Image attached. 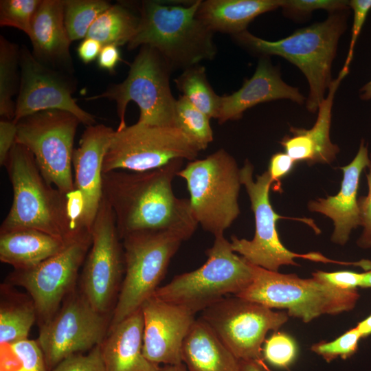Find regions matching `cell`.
<instances>
[{"label":"cell","mask_w":371,"mask_h":371,"mask_svg":"<svg viewBox=\"0 0 371 371\" xmlns=\"http://www.w3.org/2000/svg\"><path fill=\"white\" fill-rule=\"evenodd\" d=\"M175 159L152 170L102 173L103 199L112 209L121 240L142 232H169L189 239L198 223L189 199L177 197L172 181L183 166Z\"/></svg>","instance_id":"cell-1"},{"label":"cell","mask_w":371,"mask_h":371,"mask_svg":"<svg viewBox=\"0 0 371 371\" xmlns=\"http://www.w3.org/2000/svg\"><path fill=\"white\" fill-rule=\"evenodd\" d=\"M5 167L13 199L0 233L33 229L71 241L90 232L80 227L68 194L45 179L33 154L25 146L15 143Z\"/></svg>","instance_id":"cell-2"},{"label":"cell","mask_w":371,"mask_h":371,"mask_svg":"<svg viewBox=\"0 0 371 371\" xmlns=\"http://www.w3.org/2000/svg\"><path fill=\"white\" fill-rule=\"evenodd\" d=\"M346 21V14L341 11L330 13L324 21L298 29L278 41L261 38L247 30L232 36L236 43L254 54L279 56L298 67L309 85L306 109L314 113L333 81L332 64Z\"/></svg>","instance_id":"cell-3"},{"label":"cell","mask_w":371,"mask_h":371,"mask_svg":"<svg viewBox=\"0 0 371 371\" xmlns=\"http://www.w3.org/2000/svg\"><path fill=\"white\" fill-rule=\"evenodd\" d=\"M201 2L196 0L183 6L142 1L137 30L128 49L151 47L173 70L183 71L214 59L217 53L214 32L196 16Z\"/></svg>","instance_id":"cell-4"},{"label":"cell","mask_w":371,"mask_h":371,"mask_svg":"<svg viewBox=\"0 0 371 371\" xmlns=\"http://www.w3.org/2000/svg\"><path fill=\"white\" fill-rule=\"evenodd\" d=\"M199 268L179 274L154 293L193 314L203 311L226 295H236L252 281V265L235 253L224 235L214 237Z\"/></svg>","instance_id":"cell-5"},{"label":"cell","mask_w":371,"mask_h":371,"mask_svg":"<svg viewBox=\"0 0 371 371\" xmlns=\"http://www.w3.org/2000/svg\"><path fill=\"white\" fill-rule=\"evenodd\" d=\"M252 267L251 282L235 296L270 308L286 309L289 316L305 323L322 315L350 311L360 297L357 289H340L314 277L304 279Z\"/></svg>","instance_id":"cell-6"},{"label":"cell","mask_w":371,"mask_h":371,"mask_svg":"<svg viewBox=\"0 0 371 371\" xmlns=\"http://www.w3.org/2000/svg\"><path fill=\"white\" fill-rule=\"evenodd\" d=\"M240 170L235 158L221 148L190 161L177 174L186 182L196 221L214 237L224 235L240 213Z\"/></svg>","instance_id":"cell-7"},{"label":"cell","mask_w":371,"mask_h":371,"mask_svg":"<svg viewBox=\"0 0 371 371\" xmlns=\"http://www.w3.org/2000/svg\"><path fill=\"white\" fill-rule=\"evenodd\" d=\"M173 69L154 48L140 47L130 65L126 79L108 87L102 93L86 98H106L116 103L120 119L117 129L126 126V109L133 101L139 109L137 122L144 124L176 126V102L170 88Z\"/></svg>","instance_id":"cell-8"},{"label":"cell","mask_w":371,"mask_h":371,"mask_svg":"<svg viewBox=\"0 0 371 371\" xmlns=\"http://www.w3.org/2000/svg\"><path fill=\"white\" fill-rule=\"evenodd\" d=\"M122 240L124 276L109 328L141 308L154 295L172 258L185 241L181 236L169 232H136L126 236Z\"/></svg>","instance_id":"cell-9"},{"label":"cell","mask_w":371,"mask_h":371,"mask_svg":"<svg viewBox=\"0 0 371 371\" xmlns=\"http://www.w3.org/2000/svg\"><path fill=\"white\" fill-rule=\"evenodd\" d=\"M254 166L246 159L240 170V181L248 194L254 214L255 234L251 240L231 238L233 251L249 263L263 269L278 271L282 265H297L294 259L304 258L315 262L346 265L347 262L329 259L320 253L300 254L291 251L282 243L276 229V221L284 217L273 210L269 199L272 182L267 171L253 178Z\"/></svg>","instance_id":"cell-10"},{"label":"cell","mask_w":371,"mask_h":371,"mask_svg":"<svg viewBox=\"0 0 371 371\" xmlns=\"http://www.w3.org/2000/svg\"><path fill=\"white\" fill-rule=\"evenodd\" d=\"M80 123L74 114L60 110L40 111L16 123V143L33 154L45 179L65 194L74 190L72 159Z\"/></svg>","instance_id":"cell-11"},{"label":"cell","mask_w":371,"mask_h":371,"mask_svg":"<svg viewBox=\"0 0 371 371\" xmlns=\"http://www.w3.org/2000/svg\"><path fill=\"white\" fill-rule=\"evenodd\" d=\"M200 151L176 126L136 122L115 130L104 158L102 173L152 170L178 159L194 160Z\"/></svg>","instance_id":"cell-12"},{"label":"cell","mask_w":371,"mask_h":371,"mask_svg":"<svg viewBox=\"0 0 371 371\" xmlns=\"http://www.w3.org/2000/svg\"><path fill=\"white\" fill-rule=\"evenodd\" d=\"M200 317L239 361H251L263 371H270L265 363L262 346L267 333L280 328L289 315L232 295L204 309Z\"/></svg>","instance_id":"cell-13"},{"label":"cell","mask_w":371,"mask_h":371,"mask_svg":"<svg viewBox=\"0 0 371 371\" xmlns=\"http://www.w3.org/2000/svg\"><path fill=\"white\" fill-rule=\"evenodd\" d=\"M91 235V245L81 273L80 293L97 311L106 315L120 289L124 258L113 212L103 198Z\"/></svg>","instance_id":"cell-14"},{"label":"cell","mask_w":371,"mask_h":371,"mask_svg":"<svg viewBox=\"0 0 371 371\" xmlns=\"http://www.w3.org/2000/svg\"><path fill=\"white\" fill-rule=\"evenodd\" d=\"M110 324L81 293H71L48 322L40 325L37 343L49 371L65 359L100 345Z\"/></svg>","instance_id":"cell-15"},{"label":"cell","mask_w":371,"mask_h":371,"mask_svg":"<svg viewBox=\"0 0 371 371\" xmlns=\"http://www.w3.org/2000/svg\"><path fill=\"white\" fill-rule=\"evenodd\" d=\"M91 245V232L69 242L56 255L25 270H14L9 280L31 297L40 325L50 320L74 291L80 267Z\"/></svg>","instance_id":"cell-16"},{"label":"cell","mask_w":371,"mask_h":371,"mask_svg":"<svg viewBox=\"0 0 371 371\" xmlns=\"http://www.w3.org/2000/svg\"><path fill=\"white\" fill-rule=\"evenodd\" d=\"M19 66L14 122L40 111L60 110L74 114L87 126L96 124L95 117L81 109L72 97L74 86L67 76L41 63L25 46L20 49Z\"/></svg>","instance_id":"cell-17"},{"label":"cell","mask_w":371,"mask_h":371,"mask_svg":"<svg viewBox=\"0 0 371 371\" xmlns=\"http://www.w3.org/2000/svg\"><path fill=\"white\" fill-rule=\"evenodd\" d=\"M141 309L144 357L157 365L182 363L183 343L196 319L195 315L155 295L142 304Z\"/></svg>","instance_id":"cell-18"},{"label":"cell","mask_w":371,"mask_h":371,"mask_svg":"<svg viewBox=\"0 0 371 371\" xmlns=\"http://www.w3.org/2000/svg\"><path fill=\"white\" fill-rule=\"evenodd\" d=\"M114 132L102 124L87 126L73 154L74 192L82 208L81 225L90 232L103 197L102 165Z\"/></svg>","instance_id":"cell-19"},{"label":"cell","mask_w":371,"mask_h":371,"mask_svg":"<svg viewBox=\"0 0 371 371\" xmlns=\"http://www.w3.org/2000/svg\"><path fill=\"white\" fill-rule=\"evenodd\" d=\"M370 163L368 147L361 139L353 160L341 168L343 179L339 192L335 196L311 201L308 204L309 210L324 214L333 221L334 230L331 240L335 243L344 245L351 232L361 226L357 198L359 179L363 170Z\"/></svg>","instance_id":"cell-20"},{"label":"cell","mask_w":371,"mask_h":371,"mask_svg":"<svg viewBox=\"0 0 371 371\" xmlns=\"http://www.w3.org/2000/svg\"><path fill=\"white\" fill-rule=\"evenodd\" d=\"M280 99L303 104L305 97L296 87L284 82L279 70L267 56H261L253 76L230 95L221 96L217 120L223 124L240 119L244 112L256 104Z\"/></svg>","instance_id":"cell-21"},{"label":"cell","mask_w":371,"mask_h":371,"mask_svg":"<svg viewBox=\"0 0 371 371\" xmlns=\"http://www.w3.org/2000/svg\"><path fill=\"white\" fill-rule=\"evenodd\" d=\"M65 0H42L32 23V54L44 65L70 72L71 41L65 23Z\"/></svg>","instance_id":"cell-22"},{"label":"cell","mask_w":371,"mask_h":371,"mask_svg":"<svg viewBox=\"0 0 371 371\" xmlns=\"http://www.w3.org/2000/svg\"><path fill=\"white\" fill-rule=\"evenodd\" d=\"M143 330L141 308L108 330L100 344L105 371H161L143 354Z\"/></svg>","instance_id":"cell-23"},{"label":"cell","mask_w":371,"mask_h":371,"mask_svg":"<svg viewBox=\"0 0 371 371\" xmlns=\"http://www.w3.org/2000/svg\"><path fill=\"white\" fill-rule=\"evenodd\" d=\"M188 371H238L239 360L201 317L190 327L182 346Z\"/></svg>","instance_id":"cell-24"},{"label":"cell","mask_w":371,"mask_h":371,"mask_svg":"<svg viewBox=\"0 0 371 371\" xmlns=\"http://www.w3.org/2000/svg\"><path fill=\"white\" fill-rule=\"evenodd\" d=\"M69 242L33 229L1 232L0 260L14 270L28 269L56 255Z\"/></svg>","instance_id":"cell-25"},{"label":"cell","mask_w":371,"mask_h":371,"mask_svg":"<svg viewBox=\"0 0 371 371\" xmlns=\"http://www.w3.org/2000/svg\"><path fill=\"white\" fill-rule=\"evenodd\" d=\"M281 0L201 1L196 16L214 33L232 36L247 30L258 16L280 8Z\"/></svg>","instance_id":"cell-26"},{"label":"cell","mask_w":371,"mask_h":371,"mask_svg":"<svg viewBox=\"0 0 371 371\" xmlns=\"http://www.w3.org/2000/svg\"><path fill=\"white\" fill-rule=\"evenodd\" d=\"M139 22V16L124 3H117L111 5L95 19L86 38H93L102 46L128 45L137 30Z\"/></svg>","instance_id":"cell-27"},{"label":"cell","mask_w":371,"mask_h":371,"mask_svg":"<svg viewBox=\"0 0 371 371\" xmlns=\"http://www.w3.org/2000/svg\"><path fill=\"white\" fill-rule=\"evenodd\" d=\"M343 79L338 75L336 79L333 80L327 95L319 106L317 118L313 126L310 129L298 128L313 153L312 164H330L339 152L337 145L330 140V128L335 95Z\"/></svg>","instance_id":"cell-28"},{"label":"cell","mask_w":371,"mask_h":371,"mask_svg":"<svg viewBox=\"0 0 371 371\" xmlns=\"http://www.w3.org/2000/svg\"><path fill=\"white\" fill-rule=\"evenodd\" d=\"M178 90L196 108L210 119L217 120L221 96L211 87L204 66L199 64L189 67L174 80Z\"/></svg>","instance_id":"cell-29"},{"label":"cell","mask_w":371,"mask_h":371,"mask_svg":"<svg viewBox=\"0 0 371 371\" xmlns=\"http://www.w3.org/2000/svg\"><path fill=\"white\" fill-rule=\"evenodd\" d=\"M36 319V311L32 300L10 302L1 301V345H10L27 339L31 328Z\"/></svg>","instance_id":"cell-30"},{"label":"cell","mask_w":371,"mask_h":371,"mask_svg":"<svg viewBox=\"0 0 371 371\" xmlns=\"http://www.w3.org/2000/svg\"><path fill=\"white\" fill-rule=\"evenodd\" d=\"M19 48L4 36H0V115L13 120L15 104L12 96L16 92L19 79Z\"/></svg>","instance_id":"cell-31"},{"label":"cell","mask_w":371,"mask_h":371,"mask_svg":"<svg viewBox=\"0 0 371 371\" xmlns=\"http://www.w3.org/2000/svg\"><path fill=\"white\" fill-rule=\"evenodd\" d=\"M176 124L200 150H205L214 140L210 118L196 108L183 95L176 102Z\"/></svg>","instance_id":"cell-32"},{"label":"cell","mask_w":371,"mask_h":371,"mask_svg":"<svg viewBox=\"0 0 371 371\" xmlns=\"http://www.w3.org/2000/svg\"><path fill=\"white\" fill-rule=\"evenodd\" d=\"M111 5L104 0H65V23L71 41L85 38L95 19Z\"/></svg>","instance_id":"cell-33"},{"label":"cell","mask_w":371,"mask_h":371,"mask_svg":"<svg viewBox=\"0 0 371 371\" xmlns=\"http://www.w3.org/2000/svg\"><path fill=\"white\" fill-rule=\"evenodd\" d=\"M42 0H1L0 25L17 28L29 37L34 14Z\"/></svg>","instance_id":"cell-34"},{"label":"cell","mask_w":371,"mask_h":371,"mask_svg":"<svg viewBox=\"0 0 371 371\" xmlns=\"http://www.w3.org/2000/svg\"><path fill=\"white\" fill-rule=\"evenodd\" d=\"M297 347L294 339L282 332L274 333L265 340L262 348L265 361L273 366L286 368L297 357Z\"/></svg>","instance_id":"cell-35"},{"label":"cell","mask_w":371,"mask_h":371,"mask_svg":"<svg viewBox=\"0 0 371 371\" xmlns=\"http://www.w3.org/2000/svg\"><path fill=\"white\" fill-rule=\"evenodd\" d=\"M361 338L355 326L332 341H322L313 344L311 350L321 356L328 363L338 357L346 359L357 352Z\"/></svg>","instance_id":"cell-36"},{"label":"cell","mask_w":371,"mask_h":371,"mask_svg":"<svg viewBox=\"0 0 371 371\" xmlns=\"http://www.w3.org/2000/svg\"><path fill=\"white\" fill-rule=\"evenodd\" d=\"M8 346L19 363L14 371H49L36 341L27 339Z\"/></svg>","instance_id":"cell-37"},{"label":"cell","mask_w":371,"mask_h":371,"mask_svg":"<svg viewBox=\"0 0 371 371\" xmlns=\"http://www.w3.org/2000/svg\"><path fill=\"white\" fill-rule=\"evenodd\" d=\"M280 8L286 15L300 18L317 10L333 13L350 8L348 1L345 0H281Z\"/></svg>","instance_id":"cell-38"},{"label":"cell","mask_w":371,"mask_h":371,"mask_svg":"<svg viewBox=\"0 0 371 371\" xmlns=\"http://www.w3.org/2000/svg\"><path fill=\"white\" fill-rule=\"evenodd\" d=\"M348 6L353 11V22L348 54L342 69L339 74L344 78L349 72L356 43L371 10V0H350L348 1Z\"/></svg>","instance_id":"cell-39"},{"label":"cell","mask_w":371,"mask_h":371,"mask_svg":"<svg viewBox=\"0 0 371 371\" xmlns=\"http://www.w3.org/2000/svg\"><path fill=\"white\" fill-rule=\"evenodd\" d=\"M51 371H105L100 345L87 354L78 353L65 359Z\"/></svg>","instance_id":"cell-40"},{"label":"cell","mask_w":371,"mask_h":371,"mask_svg":"<svg viewBox=\"0 0 371 371\" xmlns=\"http://www.w3.org/2000/svg\"><path fill=\"white\" fill-rule=\"evenodd\" d=\"M368 172L366 175L368 191L366 196L358 199V204L361 215V226L362 233L357 241V245L363 249L371 247V153Z\"/></svg>","instance_id":"cell-41"},{"label":"cell","mask_w":371,"mask_h":371,"mask_svg":"<svg viewBox=\"0 0 371 371\" xmlns=\"http://www.w3.org/2000/svg\"><path fill=\"white\" fill-rule=\"evenodd\" d=\"M312 277L340 289L353 290L361 287L363 278V273L350 271L335 272L317 271L313 273Z\"/></svg>","instance_id":"cell-42"},{"label":"cell","mask_w":371,"mask_h":371,"mask_svg":"<svg viewBox=\"0 0 371 371\" xmlns=\"http://www.w3.org/2000/svg\"><path fill=\"white\" fill-rule=\"evenodd\" d=\"M295 164L285 152H278L271 157L267 172L272 182L273 190L282 192L281 179L290 174Z\"/></svg>","instance_id":"cell-43"},{"label":"cell","mask_w":371,"mask_h":371,"mask_svg":"<svg viewBox=\"0 0 371 371\" xmlns=\"http://www.w3.org/2000/svg\"><path fill=\"white\" fill-rule=\"evenodd\" d=\"M16 123L13 120H0V164L5 166L9 154L16 143Z\"/></svg>","instance_id":"cell-44"},{"label":"cell","mask_w":371,"mask_h":371,"mask_svg":"<svg viewBox=\"0 0 371 371\" xmlns=\"http://www.w3.org/2000/svg\"><path fill=\"white\" fill-rule=\"evenodd\" d=\"M121 60L119 47L114 45L102 46L98 57V65L102 69L113 73Z\"/></svg>","instance_id":"cell-45"},{"label":"cell","mask_w":371,"mask_h":371,"mask_svg":"<svg viewBox=\"0 0 371 371\" xmlns=\"http://www.w3.org/2000/svg\"><path fill=\"white\" fill-rule=\"evenodd\" d=\"M102 45L98 41L85 38L78 45L77 52L80 60L88 64L98 58Z\"/></svg>","instance_id":"cell-46"},{"label":"cell","mask_w":371,"mask_h":371,"mask_svg":"<svg viewBox=\"0 0 371 371\" xmlns=\"http://www.w3.org/2000/svg\"><path fill=\"white\" fill-rule=\"evenodd\" d=\"M356 328L359 330L362 338L371 335V315L357 324Z\"/></svg>","instance_id":"cell-47"},{"label":"cell","mask_w":371,"mask_h":371,"mask_svg":"<svg viewBox=\"0 0 371 371\" xmlns=\"http://www.w3.org/2000/svg\"><path fill=\"white\" fill-rule=\"evenodd\" d=\"M238 371H263L256 363L251 361H239Z\"/></svg>","instance_id":"cell-48"},{"label":"cell","mask_w":371,"mask_h":371,"mask_svg":"<svg viewBox=\"0 0 371 371\" xmlns=\"http://www.w3.org/2000/svg\"><path fill=\"white\" fill-rule=\"evenodd\" d=\"M360 92V98L361 100H371V80L361 87Z\"/></svg>","instance_id":"cell-49"},{"label":"cell","mask_w":371,"mask_h":371,"mask_svg":"<svg viewBox=\"0 0 371 371\" xmlns=\"http://www.w3.org/2000/svg\"><path fill=\"white\" fill-rule=\"evenodd\" d=\"M161 371H188L185 365L182 363L178 365H164Z\"/></svg>","instance_id":"cell-50"},{"label":"cell","mask_w":371,"mask_h":371,"mask_svg":"<svg viewBox=\"0 0 371 371\" xmlns=\"http://www.w3.org/2000/svg\"><path fill=\"white\" fill-rule=\"evenodd\" d=\"M361 287L371 288V268L363 272V278Z\"/></svg>","instance_id":"cell-51"}]
</instances>
